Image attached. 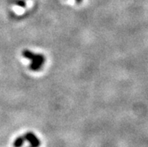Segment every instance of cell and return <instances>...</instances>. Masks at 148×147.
<instances>
[{"label": "cell", "instance_id": "6da1fadb", "mask_svg": "<svg viewBox=\"0 0 148 147\" xmlns=\"http://www.w3.org/2000/svg\"><path fill=\"white\" fill-rule=\"evenodd\" d=\"M23 56L26 59H28L31 61L30 64V69L32 71H39L42 65L45 62V56L41 55V54H36L28 50H23Z\"/></svg>", "mask_w": 148, "mask_h": 147}, {"label": "cell", "instance_id": "7a4b0ae2", "mask_svg": "<svg viewBox=\"0 0 148 147\" xmlns=\"http://www.w3.org/2000/svg\"><path fill=\"white\" fill-rule=\"evenodd\" d=\"M25 140H27L32 146H38L40 145V141L33 133H27L23 135Z\"/></svg>", "mask_w": 148, "mask_h": 147}, {"label": "cell", "instance_id": "3957f363", "mask_svg": "<svg viewBox=\"0 0 148 147\" xmlns=\"http://www.w3.org/2000/svg\"><path fill=\"white\" fill-rule=\"evenodd\" d=\"M24 141L25 140L23 136L19 137H17V139L15 140L14 143V146H22L23 144V143H24Z\"/></svg>", "mask_w": 148, "mask_h": 147}, {"label": "cell", "instance_id": "277c9868", "mask_svg": "<svg viewBox=\"0 0 148 147\" xmlns=\"http://www.w3.org/2000/svg\"><path fill=\"white\" fill-rule=\"evenodd\" d=\"M17 5H18L21 6V7H24V6L26 5V4H25V2H17Z\"/></svg>", "mask_w": 148, "mask_h": 147}, {"label": "cell", "instance_id": "5b68a950", "mask_svg": "<svg viewBox=\"0 0 148 147\" xmlns=\"http://www.w3.org/2000/svg\"><path fill=\"white\" fill-rule=\"evenodd\" d=\"M81 1H82V0H76V2H81Z\"/></svg>", "mask_w": 148, "mask_h": 147}]
</instances>
